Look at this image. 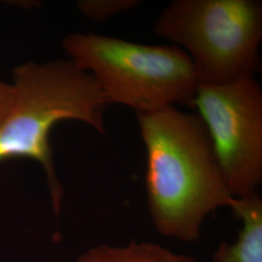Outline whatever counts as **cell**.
Segmentation results:
<instances>
[{"label": "cell", "mask_w": 262, "mask_h": 262, "mask_svg": "<svg viewBox=\"0 0 262 262\" xmlns=\"http://www.w3.org/2000/svg\"><path fill=\"white\" fill-rule=\"evenodd\" d=\"M146 148L150 216L161 234L193 242L207 215L231 208L227 187L206 126L197 113L167 107L137 114Z\"/></svg>", "instance_id": "cell-1"}, {"label": "cell", "mask_w": 262, "mask_h": 262, "mask_svg": "<svg viewBox=\"0 0 262 262\" xmlns=\"http://www.w3.org/2000/svg\"><path fill=\"white\" fill-rule=\"evenodd\" d=\"M14 102L0 122V162L33 159L47 174L56 214L62 188L56 177L50 133L57 122L78 121L105 134V111L110 102L93 76L72 60L28 62L13 73Z\"/></svg>", "instance_id": "cell-2"}, {"label": "cell", "mask_w": 262, "mask_h": 262, "mask_svg": "<svg viewBox=\"0 0 262 262\" xmlns=\"http://www.w3.org/2000/svg\"><path fill=\"white\" fill-rule=\"evenodd\" d=\"M62 46L70 60L93 76L111 104L137 114L179 105L194 109L199 82L181 48L81 32L68 34Z\"/></svg>", "instance_id": "cell-3"}, {"label": "cell", "mask_w": 262, "mask_h": 262, "mask_svg": "<svg viewBox=\"0 0 262 262\" xmlns=\"http://www.w3.org/2000/svg\"><path fill=\"white\" fill-rule=\"evenodd\" d=\"M154 30L187 53L199 84L252 78L260 67V1L176 0L160 13Z\"/></svg>", "instance_id": "cell-4"}, {"label": "cell", "mask_w": 262, "mask_h": 262, "mask_svg": "<svg viewBox=\"0 0 262 262\" xmlns=\"http://www.w3.org/2000/svg\"><path fill=\"white\" fill-rule=\"evenodd\" d=\"M194 109L206 126L234 197L257 192L262 180V89L252 78L197 88Z\"/></svg>", "instance_id": "cell-5"}, {"label": "cell", "mask_w": 262, "mask_h": 262, "mask_svg": "<svg viewBox=\"0 0 262 262\" xmlns=\"http://www.w3.org/2000/svg\"><path fill=\"white\" fill-rule=\"evenodd\" d=\"M231 209L243 227L237 242L222 244L212 262H262V200L258 192L235 197Z\"/></svg>", "instance_id": "cell-6"}, {"label": "cell", "mask_w": 262, "mask_h": 262, "mask_svg": "<svg viewBox=\"0 0 262 262\" xmlns=\"http://www.w3.org/2000/svg\"><path fill=\"white\" fill-rule=\"evenodd\" d=\"M77 262H194V259L172 253L156 244L132 242L123 248L98 246L84 253Z\"/></svg>", "instance_id": "cell-7"}, {"label": "cell", "mask_w": 262, "mask_h": 262, "mask_svg": "<svg viewBox=\"0 0 262 262\" xmlns=\"http://www.w3.org/2000/svg\"><path fill=\"white\" fill-rule=\"evenodd\" d=\"M138 0H83L78 2L80 12L93 20H105L138 6Z\"/></svg>", "instance_id": "cell-8"}, {"label": "cell", "mask_w": 262, "mask_h": 262, "mask_svg": "<svg viewBox=\"0 0 262 262\" xmlns=\"http://www.w3.org/2000/svg\"><path fill=\"white\" fill-rule=\"evenodd\" d=\"M15 90L12 84H7L0 80V122L9 112L14 102Z\"/></svg>", "instance_id": "cell-9"}]
</instances>
